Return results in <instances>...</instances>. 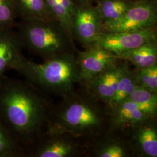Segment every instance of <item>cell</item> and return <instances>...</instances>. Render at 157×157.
<instances>
[{
    "mask_svg": "<svg viewBox=\"0 0 157 157\" xmlns=\"http://www.w3.org/2000/svg\"><path fill=\"white\" fill-rule=\"evenodd\" d=\"M122 65L117 64L108 68L86 85L95 97L109 106L118 86Z\"/></svg>",
    "mask_w": 157,
    "mask_h": 157,
    "instance_id": "30bf717a",
    "label": "cell"
},
{
    "mask_svg": "<svg viewBox=\"0 0 157 157\" xmlns=\"http://www.w3.org/2000/svg\"><path fill=\"white\" fill-rule=\"evenodd\" d=\"M61 107L54 122L48 124V130L74 135L89 134L99 129L104 122V114L90 101L76 98L73 94Z\"/></svg>",
    "mask_w": 157,
    "mask_h": 157,
    "instance_id": "277c9868",
    "label": "cell"
},
{
    "mask_svg": "<svg viewBox=\"0 0 157 157\" xmlns=\"http://www.w3.org/2000/svg\"><path fill=\"white\" fill-rule=\"evenodd\" d=\"M157 7L153 0L133 1L124 15L114 22L102 25V33H116L142 30L155 26Z\"/></svg>",
    "mask_w": 157,
    "mask_h": 157,
    "instance_id": "5b68a950",
    "label": "cell"
},
{
    "mask_svg": "<svg viewBox=\"0 0 157 157\" xmlns=\"http://www.w3.org/2000/svg\"><path fill=\"white\" fill-rule=\"evenodd\" d=\"M154 41H157L155 26L135 31L101 33L94 44L118 56L146 43Z\"/></svg>",
    "mask_w": 157,
    "mask_h": 157,
    "instance_id": "8992f818",
    "label": "cell"
},
{
    "mask_svg": "<svg viewBox=\"0 0 157 157\" xmlns=\"http://www.w3.org/2000/svg\"><path fill=\"white\" fill-rule=\"evenodd\" d=\"M80 68V82L86 84L121 60L112 52L98 45H91L79 52L77 57Z\"/></svg>",
    "mask_w": 157,
    "mask_h": 157,
    "instance_id": "ba28073f",
    "label": "cell"
},
{
    "mask_svg": "<svg viewBox=\"0 0 157 157\" xmlns=\"http://www.w3.org/2000/svg\"><path fill=\"white\" fill-rule=\"evenodd\" d=\"M48 102L30 82L8 78L0 81V118L23 148L50 120Z\"/></svg>",
    "mask_w": 157,
    "mask_h": 157,
    "instance_id": "6da1fadb",
    "label": "cell"
},
{
    "mask_svg": "<svg viewBox=\"0 0 157 157\" xmlns=\"http://www.w3.org/2000/svg\"><path fill=\"white\" fill-rule=\"evenodd\" d=\"M100 157H124L128 156L126 150L122 144L117 141L106 143L97 150Z\"/></svg>",
    "mask_w": 157,
    "mask_h": 157,
    "instance_id": "603a6c76",
    "label": "cell"
},
{
    "mask_svg": "<svg viewBox=\"0 0 157 157\" xmlns=\"http://www.w3.org/2000/svg\"><path fill=\"white\" fill-rule=\"evenodd\" d=\"M72 23L73 36L87 47L94 45L102 33L100 17L91 4L76 6Z\"/></svg>",
    "mask_w": 157,
    "mask_h": 157,
    "instance_id": "52a82bcc",
    "label": "cell"
},
{
    "mask_svg": "<svg viewBox=\"0 0 157 157\" xmlns=\"http://www.w3.org/2000/svg\"><path fill=\"white\" fill-rule=\"evenodd\" d=\"M17 17L15 0H0V28H12Z\"/></svg>",
    "mask_w": 157,
    "mask_h": 157,
    "instance_id": "7402d4cb",
    "label": "cell"
},
{
    "mask_svg": "<svg viewBox=\"0 0 157 157\" xmlns=\"http://www.w3.org/2000/svg\"><path fill=\"white\" fill-rule=\"evenodd\" d=\"M24 151L0 118V157H22Z\"/></svg>",
    "mask_w": 157,
    "mask_h": 157,
    "instance_id": "ffe728a7",
    "label": "cell"
},
{
    "mask_svg": "<svg viewBox=\"0 0 157 157\" xmlns=\"http://www.w3.org/2000/svg\"><path fill=\"white\" fill-rule=\"evenodd\" d=\"M138 86L136 70L132 71L128 67L127 64L122 65V71L118 86L109 107L112 109L127 100Z\"/></svg>",
    "mask_w": 157,
    "mask_h": 157,
    "instance_id": "9a60e30c",
    "label": "cell"
},
{
    "mask_svg": "<svg viewBox=\"0 0 157 157\" xmlns=\"http://www.w3.org/2000/svg\"><path fill=\"white\" fill-rule=\"evenodd\" d=\"M153 1H155V0H153Z\"/></svg>",
    "mask_w": 157,
    "mask_h": 157,
    "instance_id": "d4e9b609",
    "label": "cell"
},
{
    "mask_svg": "<svg viewBox=\"0 0 157 157\" xmlns=\"http://www.w3.org/2000/svg\"><path fill=\"white\" fill-rule=\"evenodd\" d=\"M51 17L60 23L73 37L72 16L76 4L73 0H46Z\"/></svg>",
    "mask_w": 157,
    "mask_h": 157,
    "instance_id": "5bb4252c",
    "label": "cell"
},
{
    "mask_svg": "<svg viewBox=\"0 0 157 157\" xmlns=\"http://www.w3.org/2000/svg\"><path fill=\"white\" fill-rule=\"evenodd\" d=\"M19 36L23 46L44 61L66 53H72V36L52 18L23 19Z\"/></svg>",
    "mask_w": 157,
    "mask_h": 157,
    "instance_id": "3957f363",
    "label": "cell"
},
{
    "mask_svg": "<svg viewBox=\"0 0 157 157\" xmlns=\"http://www.w3.org/2000/svg\"><path fill=\"white\" fill-rule=\"evenodd\" d=\"M74 1H77L80 4H90V3L93 1V0H73Z\"/></svg>",
    "mask_w": 157,
    "mask_h": 157,
    "instance_id": "cb8c5ba5",
    "label": "cell"
},
{
    "mask_svg": "<svg viewBox=\"0 0 157 157\" xmlns=\"http://www.w3.org/2000/svg\"><path fill=\"white\" fill-rule=\"evenodd\" d=\"M121 60L131 62L136 69L157 65V41L150 42L118 56Z\"/></svg>",
    "mask_w": 157,
    "mask_h": 157,
    "instance_id": "4fadbf2b",
    "label": "cell"
},
{
    "mask_svg": "<svg viewBox=\"0 0 157 157\" xmlns=\"http://www.w3.org/2000/svg\"><path fill=\"white\" fill-rule=\"evenodd\" d=\"M133 1L129 0H100L95 6L102 25L112 22L122 17Z\"/></svg>",
    "mask_w": 157,
    "mask_h": 157,
    "instance_id": "e0dca14e",
    "label": "cell"
},
{
    "mask_svg": "<svg viewBox=\"0 0 157 157\" xmlns=\"http://www.w3.org/2000/svg\"><path fill=\"white\" fill-rule=\"evenodd\" d=\"M128 99L133 101L143 111L152 117L157 113V93L139 86Z\"/></svg>",
    "mask_w": 157,
    "mask_h": 157,
    "instance_id": "d6986e66",
    "label": "cell"
},
{
    "mask_svg": "<svg viewBox=\"0 0 157 157\" xmlns=\"http://www.w3.org/2000/svg\"><path fill=\"white\" fill-rule=\"evenodd\" d=\"M136 73L139 86L157 93V65L136 69Z\"/></svg>",
    "mask_w": 157,
    "mask_h": 157,
    "instance_id": "44dd1931",
    "label": "cell"
},
{
    "mask_svg": "<svg viewBox=\"0 0 157 157\" xmlns=\"http://www.w3.org/2000/svg\"><path fill=\"white\" fill-rule=\"evenodd\" d=\"M47 138L40 144L34 153L37 157H67L76 154V145L72 140L63 137L62 133L47 131Z\"/></svg>",
    "mask_w": 157,
    "mask_h": 157,
    "instance_id": "8fae6325",
    "label": "cell"
},
{
    "mask_svg": "<svg viewBox=\"0 0 157 157\" xmlns=\"http://www.w3.org/2000/svg\"><path fill=\"white\" fill-rule=\"evenodd\" d=\"M15 2L17 16H19L22 20L52 18L46 0H15Z\"/></svg>",
    "mask_w": 157,
    "mask_h": 157,
    "instance_id": "ac0fdd59",
    "label": "cell"
},
{
    "mask_svg": "<svg viewBox=\"0 0 157 157\" xmlns=\"http://www.w3.org/2000/svg\"><path fill=\"white\" fill-rule=\"evenodd\" d=\"M19 34L12 28H0V81L8 70H16L25 58Z\"/></svg>",
    "mask_w": 157,
    "mask_h": 157,
    "instance_id": "9c48e42d",
    "label": "cell"
},
{
    "mask_svg": "<svg viewBox=\"0 0 157 157\" xmlns=\"http://www.w3.org/2000/svg\"><path fill=\"white\" fill-rule=\"evenodd\" d=\"M112 124L117 128L136 127L152 118L143 111L133 101L129 99L122 102L112 108Z\"/></svg>",
    "mask_w": 157,
    "mask_h": 157,
    "instance_id": "7c38bea8",
    "label": "cell"
},
{
    "mask_svg": "<svg viewBox=\"0 0 157 157\" xmlns=\"http://www.w3.org/2000/svg\"><path fill=\"white\" fill-rule=\"evenodd\" d=\"M150 119L137 126L136 139L141 151L148 157H157L156 127L150 123Z\"/></svg>",
    "mask_w": 157,
    "mask_h": 157,
    "instance_id": "2e32d148",
    "label": "cell"
},
{
    "mask_svg": "<svg viewBox=\"0 0 157 157\" xmlns=\"http://www.w3.org/2000/svg\"><path fill=\"white\" fill-rule=\"evenodd\" d=\"M16 71L37 87L65 97L73 94L75 85L80 82L78 58L73 53L56 56L42 63L24 58Z\"/></svg>",
    "mask_w": 157,
    "mask_h": 157,
    "instance_id": "7a4b0ae2",
    "label": "cell"
}]
</instances>
